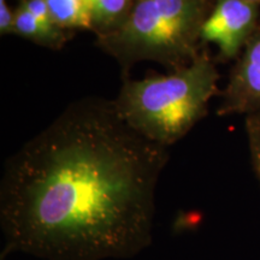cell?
I'll return each instance as SVG.
<instances>
[{
    "mask_svg": "<svg viewBox=\"0 0 260 260\" xmlns=\"http://www.w3.org/2000/svg\"><path fill=\"white\" fill-rule=\"evenodd\" d=\"M246 134L253 169L260 182V112L246 117Z\"/></svg>",
    "mask_w": 260,
    "mask_h": 260,
    "instance_id": "9c48e42d",
    "label": "cell"
},
{
    "mask_svg": "<svg viewBox=\"0 0 260 260\" xmlns=\"http://www.w3.org/2000/svg\"><path fill=\"white\" fill-rule=\"evenodd\" d=\"M258 5L246 0H216L201 28V41L214 44L222 60L239 58L259 28Z\"/></svg>",
    "mask_w": 260,
    "mask_h": 260,
    "instance_id": "277c9868",
    "label": "cell"
},
{
    "mask_svg": "<svg viewBox=\"0 0 260 260\" xmlns=\"http://www.w3.org/2000/svg\"><path fill=\"white\" fill-rule=\"evenodd\" d=\"M21 2L23 3L25 8H27L35 17L40 19V21L45 22V23H53L45 0H21Z\"/></svg>",
    "mask_w": 260,
    "mask_h": 260,
    "instance_id": "8fae6325",
    "label": "cell"
},
{
    "mask_svg": "<svg viewBox=\"0 0 260 260\" xmlns=\"http://www.w3.org/2000/svg\"><path fill=\"white\" fill-rule=\"evenodd\" d=\"M0 34L15 35V10L10 8L8 0H0Z\"/></svg>",
    "mask_w": 260,
    "mask_h": 260,
    "instance_id": "30bf717a",
    "label": "cell"
},
{
    "mask_svg": "<svg viewBox=\"0 0 260 260\" xmlns=\"http://www.w3.org/2000/svg\"><path fill=\"white\" fill-rule=\"evenodd\" d=\"M136 0H86L92 31L96 38L111 34L124 23Z\"/></svg>",
    "mask_w": 260,
    "mask_h": 260,
    "instance_id": "52a82bcc",
    "label": "cell"
},
{
    "mask_svg": "<svg viewBox=\"0 0 260 260\" xmlns=\"http://www.w3.org/2000/svg\"><path fill=\"white\" fill-rule=\"evenodd\" d=\"M260 112V25L237 58L217 110L218 116Z\"/></svg>",
    "mask_w": 260,
    "mask_h": 260,
    "instance_id": "5b68a950",
    "label": "cell"
},
{
    "mask_svg": "<svg viewBox=\"0 0 260 260\" xmlns=\"http://www.w3.org/2000/svg\"><path fill=\"white\" fill-rule=\"evenodd\" d=\"M246 2L251 3V4H254V5H260V0H246Z\"/></svg>",
    "mask_w": 260,
    "mask_h": 260,
    "instance_id": "7c38bea8",
    "label": "cell"
},
{
    "mask_svg": "<svg viewBox=\"0 0 260 260\" xmlns=\"http://www.w3.org/2000/svg\"><path fill=\"white\" fill-rule=\"evenodd\" d=\"M210 0H136L125 22L96 46L128 68L151 60L177 70L200 53Z\"/></svg>",
    "mask_w": 260,
    "mask_h": 260,
    "instance_id": "3957f363",
    "label": "cell"
},
{
    "mask_svg": "<svg viewBox=\"0 0 260 260\" xmlns=\"http://www.w3.org/2000/svg\"><path fill=\"white\" fill-rule=\"evenodd\" d=\"M219 74L206 52L168 75L124 79L113 103L136 133L164 147L184 138L207 113L218 93Z\"/></svg>",
    "mask_w": 260,
    "mask_h": 260,
    "instance_id": "7a4b0ae2",
    "label": "cell"
},
{
    "mask_svg": "<svg viewBox=\"0 0 260 260\" xmlns=\"http://www.w3.org/2000/svg\"><path fill=\"white\" fill-rule=\"evenodd\" d=\"M53 23L64 30H92L86 0H45Z\"/></svg>",
    "mask_w": 260,
    "mask_h": 260,
    "instance_id": "ba28073f",
    "label": "cell"
},
{
    "mask_svg": "<svg viewBox=\"0 0 260 260\" xmlns=\"http://www.w3.org/2000/svg\"><path fill=\"white\" fill-rule=\"evenodd\" d=\"M168 161V148L130 128L113 100L71 103L5 162L0 256L134 258L152 243Z\"/></svg>",
    "mask_w": 260,
    "mask_h": 260,
    "instance_id": "6da1fadb",
    "label": "cell"
},
{
    "mask_svg": "<svg viewBox=\"0 0 260 260\" xmlns=\"http://www.w3.org/2000/svg\"><path fill=\"white\" fill-rule=\"evenodd\" d=\"M0 260H6L5 256H0Z\"/></svg>",
    "mask_w": 260,
    "mask_h": 260,
    "instance_id": "4fadbf2b",
    "label": "cell"
},
{
    "mask_svg": "<svg viewBox=\"0 0 260 260\" xmlns=\"http://www.w3.org/2000/svg\"><path fill=\"white\" fill-rule=\"evenodd\" d=\"M15 35L29 40L39 46L60 50L71 37V31L64 30L53 23H45L35 17L23 3L18 0L15 9Z\"/></svg>",
    "mask_w": 260,
    "mask_h": 260,
    "instance_id": "8992f818",
    "label": "cell"
}]
</instances>
